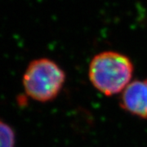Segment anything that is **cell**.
<instances>
[{"label":"cell","instance_id":"obj_1","mask_svg":"<svg viewBox=\"0 0 147 147\" xmlns=\"http://www.w3.org/2000/svg\"><path fill=\"white\" fill-rule=\"evenodd\" d=\"M134 65L127 56L115 51L95 55L88 67V78L96 89L106 96L122 93L131 83Z\"/></svg>","mask_w":147,"mask_h":147},{"label":"cell","instance_id":"obj_2","mask_svg":"<svg viewBox=\"0 0 147 147\" xmlns=\"http://www.w3.org/2000/svg\"><path fill=\"white\" fill-rule=\"evenodd\" d=\"M64 69L53 60L39 57L32 60L22 74L25 94L31 100L46 103L55 100L65 83Z\"/></svg>","mask_w":147,"mask_h":147},{"label":"cell","instance_id":"obj_3","mask_svg":"<svg viewBox=\"0 0 147 147\" xmlns=\"http://www.w3.org/2000/svg\"><path fill=\"white\" fill-rule=\"evenodd\" d=\"M119 105L127 113L147 119V78L131 81L122 92Z\"/></svg>","mask_w":147,"mask_h":147},{"label":"cell","instance_id":"obj_4","mask_svg":"<svg viewBox=\"0 0 147 147\" xmlns=\"http://www.w3.org/2000/svg\"><path fill=\"white\" fill-rule=\"evenodd\" d=\"M16 135L13 127L0 117V147H16Z\"/></svg>","mask_w":147,"mask_h":147}]
</instances>
